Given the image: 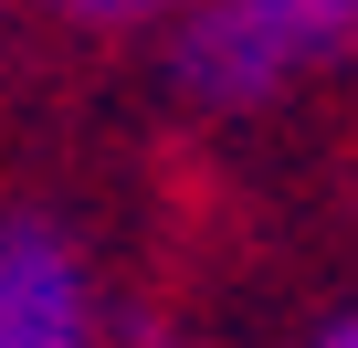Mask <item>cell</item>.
Wrapping results in <instances>:
<instances>
[{"label": "cell", "instance_id": "1", "mask_svg": "<svg viewBox=\"0 0 358 348\" xmlns=\"http://www.w3.org/2000/svg\"><path fill=\"white\" fill-rule=\"evenodd\" d=\"M358 53V0H190L169 22V85L190 106L253 116Z\"/></svg>", "mask_w": 358, "mask_h": 348}, {"label": "cell", "instance_id": "2", "mask_svg": "<svg viewBox=\"0 0 358 348\" xmlns=\"http://www.w3.org/2000/svg\"><path fill=\"white\" fill-rule=\"evenodd\" d=\"M0 348H95V274L53 211H0Z\"/></svg>", "mask_w": 358, "mask_h": 348}, {"label": "cell", "instance_id": "3", "mask_svg": "<svg viewBox=\"0 0 358 348\" xmlns=\"http://www.w3.org/2000/svg\"><path fill=\"white\" fill-rule=\"evenodd\" d=\"M53 22H85V32H137V22H179L190 0H32Z\"/></svg>", "mask_w": 358, "mask_h": 348}, {"label": "cell", "instance_id": "4", "mask_svg": "<svg viewBox=\"0 0 358 348\" xmlns=\"http://www.w3.org/2000/svg\"><path fill=\"white\" fill-rule=\"evenodd\" d=\"M316 348H358V306H348V316H327V327H316Z\"/></svg>", "mask_w": 358, "mask_h": 348}]
</instances>
